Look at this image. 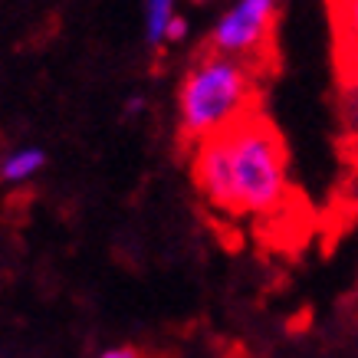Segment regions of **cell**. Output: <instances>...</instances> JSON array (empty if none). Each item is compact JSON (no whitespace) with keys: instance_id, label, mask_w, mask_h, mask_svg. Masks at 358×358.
<instances>
[{"instance_id":"cell-4","label":"cell","mask_w":358,"mask_h":358,"mask_svg":"<svg viewBox=\"0 0 358 358\" xmlns=\"http://www.w3.org/2000/svg\"><path fill=\"white\" fill-rule=\"evenodd\" d=\"M329 20L336 30V63L345 86H358V0L332 3Z\"/></svg>"},{"instance_id":"cell-8","label":"cell","mask_w":358,"mask_h":358,"mask_svg":"<svg viewBox=\"0 0 358 358\" xmlns=\"http://www.w3.org/2000/svg\"><path fill=\"white\" fill-rule=\"evenodd\" d=\"M185 36H187V20L185 17H174L171 30H168V43H181Z\"/></svg>"},{"instance_id":"cell-1","label":"cell","mask_w":358,"mask_h":358,"mask_svg":"<svg viewBox=\"0 0 358 358\" xmlns=\"http://www.w3.org/2000/svg\"><path fill=\"white\" fill-rule=\"evenodd\" d=\"M257 96H260V66L201 46L178 92L181 135L197 145L210 135L227 131L240 119L253 115Z\"/></svg>"},{"instance_id":"cell-2","label":"cell","mask_w":358,"mask_h":358,"mask_svg":"<svg viewBox=\"0 0 358 358\" xmlns=\"http://www.w3.org/2000/svg\"><path fill=\"white\" fill-rule=\"evenodd\" d=\"M230 164V194L234 217L273 214L289 194L286 181V145L273 122L253 112L227 131H220Z\"/></svg>"},{"instance_id":"cell-3","label":"cell","mask_w":358,"mask_h":358,"mask_svg":"<svg viewBox=\"0 0 358 358\" xmlns=\"http://www.w3.org/2000/svg\"><path fill=\"white\" fill-rule=\"evenodd\" d=\"M280 23V7L273 0H243L237 7H230L210 30V46L214 53L247 59L253 66L270 63L273 56V30Z\"/></svg>"},{"instance_id":"cell-10","label":"cell","mask_w":358,"mask_h":358,"mask_svg":"<svg viewBox=\"0 0 358 358\" xmlns=\"http://www.w3.org/2000/svg\"><path fill=\"white\" fill-rule=\"evenodd\" d=\"M348 197H352V207H355V214H358V174L352 178V191H348Z\"/></svg>"},{"instance_id":"cell-7","label":"cell","mask_w":358,"mask_h":358,"mask_svg":"<svg viewBox=\"0 0 358 358\" xmlns=\"http://www.w3.org/2000/svg\"><path fill=\"white\" fill-rule=\"evenodd\" d=\"M345 119L352 125V131H358V86H348L345 96Z\"/></svg>"},{"instance_id":"cell-9","label":"cell","mask_w":358,"mask_h":358,"mask_svg":"<svg viewBox=\"0 0 358 358\" xmlns=\"http://www.w3.org/2000/svg\"><path fill=\"white\" fill-rule=\"evenodd\" d=\"M99 358H141V355H138V348H131V345H119V348H109V352H102Z\"/></svg>"},{"instance_id":"cell-5","label":"cell","mask_w":358,"mask_h":358,"mask_svg":"<svg viewBox=\"0 0 358 358\" xmlns=\"http://www.w3.org/2000/svg\"><path fill=\"white\" fill-rule=\"evenodd\" d=\"M43 164H46V155L40 148H17V152H10L0 162V178L10 181V185H20V181L33 178Z\"/></svg>"},{"instance_id":"cell-6","label":"cell","mask_w":358,"mask_h":358,"mask_svg":"<svg viewBox=\"0 0 358 358\" xmlns=\"http://www.w3.org/2000/svg\"><path fill=\"white\" fill-rule=\"evenodd\" d=\"M174 3L168 0H152L148 7H145V36H148V46H158L168 43V30H171L174 23Z\"/></svg>"}]
</instances>
